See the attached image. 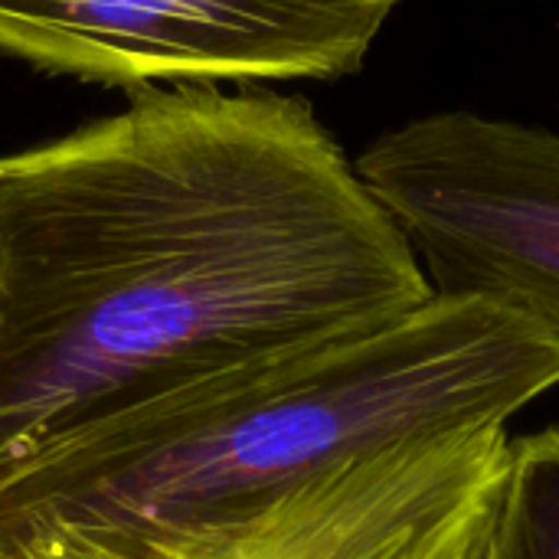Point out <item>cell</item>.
<instances>
[{
	"instance_id": "obj_1",
	"label": "cell",
	"mask_w": 559,
	"mask_h": 559,
	"mask_svg": "<svg viewBox=\"0 0 559 559\" xmlns=\"http://www.w3.org/2000/svg\"><path fill=\"white\" fill-rule=\"evenodd\" d=\"M432 298L298 95L174 85L0 154V478L203 370Z\"/></svg>"
},
{
	"instance_id": "obj_2",
	"label": "cell",
	"mask_w": 559,
	"mask_h": 559,
	"mask_svg": "<svg viewBox=\"0 0 559 559\" xmlns=\"http://www.w3.org/2000/svg\"><path fill=\"white\" fill-rule=\"evenodd\" d=\"M559 386V344L514 308L432 295L377 328L203 370L29 452L0 537L69 531L160 554L390 445L508 426Z\"/></svg>"
},
{
	"instance_id": "obj_3",
	"label": "cell",
	"mask_w": 559,
	"mask_h": 559,
	"mask_svg": "<svg viewBox=\"0 0 559 559\" xmlns=\"http://www.w3.org/2000/svg\"><path fill=\"white\" fill-rule=\"evenodd\" d=\"M432 295L488 298L559 344V134L478 111L383 131L354 160Z\"/></svg>"
},
{
	"instance_id": "obj_4",
	"label": "cell",
	"mask_w": 559,
	"mask_h": 559,
	"mask_svg": "<svg viewBox=\"0 0 559 559\" xmlns=\"http://www.w3.org/2000/svg\"><path fill=\"white\" fill-rule=\"evenodd\" d=\"M403 0H0V52L147 92L360 72Z\"/></svg>"
},
{
	"instance_id": "obj_5",
	"label": "cell",
	"mask_w": 559,
	"mask_h": 559,
	"mask_svg": "<svg viewBox=\"0 0 559 559\" xmlns=\"http://www.w3.org/2000/svg\"><path fill=\"white\" fill-rule=\"evenodd\" d=\"M508 442V426L419 436L301 481L160 557L442 559L485 524Z\"/></svg>"
},
{
	"instance_id": "obj_6",
	"label": "cell",
	"mask_w": 559,
	"mask_h": 559,
	"mask_svg": "<svg viewBox=\"0 0 559 559\" xmlns=\"http://www.w3.org/2000/svg\"><path fill=\"white\" fill-rule=\"evenodd\" d=\"M475 559H559V426L508 442Z\"/></svg>"
},
{
	"instance_id": "obj_7",
	"label": "cell",
	"mask_w": 559,
	"mask_h": 559,
	"mask_svg": "<svg viewBox=\"0 0 559 559\" xmlns=\"http://www.w3.org/2000/svg\"><path fill=\"white\" fill-rule=\"evenodd\" d=\"M0 559H167L160 554H144L95 537L69 531H33L16 537H0Z\"/></svg>"
},
{
	"instance_id": "obj_8",
	"label": "cell",
	"mask_w": 559,
	"mask_h": 559,
	"mask_svg": "<svg viewBox=\"0 0 559 559\" xmlns=\"http://www.w3.org/2000/svg\"><path fill=\"white\" fill-rule=\"evenodd\" d=\"M488 521V518H485ZM481 531H485V524H478L475 531H468L449 554L442 559H475V554H478V540H481Z\"/></svg>"
}]
</instances>
